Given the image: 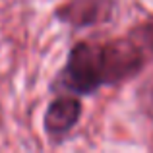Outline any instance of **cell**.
Instances as JSON below:
<instances>
[{
  "label": "cell",
  "instance_id": "6da1fadb",
  "mask_svg": "<svg viewBox=\"0 0 153 153\" xmlns=\"http://www.w3.org/2000/svg\"><path fill=\"white\" fill-rule=\"evenodd\" d=\"M146 64V51L136 39L112 41L105 45L78 43L70 51L60 74L64 89L78 95L93 93L103 85L118 83L140 74Z\"/></svg>",
  "mask_w": 153,
  "mask_h": 153
},
{
  "label": "cell",
  "instance_id": "7a4b0ae2",
  "mask_svg": "<svg viewBox=\"0 0 153 153\" xmlns=\"http://www.w3.org/2000/svg\"><path fill=\"white\" fill-rule=\"evenodd\" d=\"M111 12L112 0H70L56 12V18L72 27H85L108 19Z\"/></svg>",
  "mask_w": 153,
  "mask_h": 153
},
{
  "label": "cell",
  "instance_id": "3957f363",
  "mask_svg": "<svg viewBox=\"0 0 153 153\" xmlns=\"http://www.w3.org/2000/svg\"><path fill=\"white\" fill-rule=\"evenodd\" d=\"M82 116V103L72 95H60L45 112V130L49 136H64L78 124Z\"/></svg>",
  "mask_w": 153,
  "mask_h": 153
},
{
  "label": "cell",
  "instance_id": "277c9868",
  "mask_svg": "<svg viewBox=\"0 0 153 153\" xmlns=\"http://www.w3.org/2000/svg\"><path fill=\"white\" fill-rule=\"evenodd\" d=\"M149 107L153 111V83H151V89H149Z\"/></svg>",
  "mask_w": 153,
  "mask_h": 153
}]
</instances>
